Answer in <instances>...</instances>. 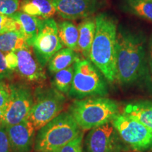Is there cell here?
Instances as JSON below:
<instances>
[{
    "mask_svg": "<svg viewBox=\"0 0 152 152\" xmlns=\"http://www.w3.org/2000/svg\"><path fill=\"white\" fill-rule=\"evenodd\" d=\"M56 13L68 20L89 18L102 7V0H52Z\"/></svg>",
    "mask_w": 152,
    "mask_h": 152,
    "instance_id": "8fae6325",
    "label": "cell"
},
{
    "mask_svg": "<svg viewBox=\"0 0 152 152\" xmlns=\"http://www.w3.org/2000/svg\"><path fill=\"white\" fill-rule=\"evenodd\" d=\"M111 123L130 149L143 152L152 148V132L137 120L125 113H119Z\"/></svg>",
    "mask_w": 152,
    "mask_h": 152,
    "instance_id": "52a82bcc",
    "label": "cell"
},
{
    "mask_svg": "<svg viewBox=\"0 0 152 152\" xmlns=\"http://www.w3.org/2000/svg\"><path fill=\"white\" fill-rule=\"evenodd\" d=\"M66 103L64 94L54 87H37L33 94V105L28 119L39 130L61 113Z\"/></svg>",
    "mask_w": 152,
    "mask_h": 152,
    "instance_id": "8992f818",
    "label": "cell"
},
{
    "mask_svg": "<svg viewBox=\"0 0 152 152\" xmlns=\"http://www.w3.org/2000/svg\"><path fill=\"white\" fill-rule=\"evenodd\" d=\"M13 71L9 70L7 66L5 60V55L0 51V80L6 78H9L12 75Z\"/></svg>",
    "mask_w": 152,
    "mask_h": 152,
    "instance_id": "83f0119b",
    "label": "cell"
},
{
    "mask_svg": "<svg viewBox=\"0 0 152 152\" xmlns=\"http://www.w3.org/2000/svg\"><path fill=\"white\" fill-rule=\"evenodd\" d=\"M20 0H0V14L11 16L20 9Z\"/></svg>",
    "mask_w": 152,
    "mask_h": 152,
    "instance_id": "cb8c5ba5",
    "label": "cell"
},
{
    "mask_svg": "<svg viewBox=\"0 0 152 152\" xmlns=\"http://www.w3.org/2000/svg\"><path fill=\"white\" fill-rule=\"evenodd\" d=\"M14 52L18 56L16 70L22 78L30 83H42L47 79L44 67L33 56L31 47L26 45Z\"/></svg>",
    "mask_w": 152,
    "mask_h": 152,
    "instance_id": "4fadbf2b",
    "label": "cell"
},
{
    "mask_svg": "<svg viewBox=\"0 0 152 152\" xmlns=\"http://www.w3.org/2000/svg\"><path fill=\"white\" fill-rule=\"evenodd\" d=\"M123 113L137 120L152 132V102L140 100L125 106Z\"/></svg>",
    "mask_w": 152,
    "mask_h": 152,
    "instance_id": "5bb4252c",
    "label": "cell"
},
{
    "mask_svg": "<svg viewBox=\"0 0 152 152\" xmlns=\"http://www.w3.org/2000/svg\"><path fill=\"white\" fill-rule=\"evenodd\" d=\"M11 95L10 85H8L4 80H0V109L5 111L8 105Z\"/></svg>",
    "mask_w": 152,
    "mask_h": 152,
    "instance_id": "484cf974",
    "label": "cell"
},
{
    "mask_svg": "<svg viewBox=\"0 0 152 152\" xmlns=\"http://www.w3.org/2000/svg\"><path fill=\"white\" fill-rule=\"evenodd\" d=\"M95 22L96 31L88 59L106 80L113 83L116 80V23L104 13L97 15Z\"/></svg>",
    "mask_w": 152,
    "mask_h": 152,
    "instance_id": "7a4b0ae2",
    "label": "cell"
},
{
    "mask_svg": "<svg viewBox=\"0 0 152 152\" xmlns=\"http://www.w3.org/2000/svg\"><path fill=\"white\" fill-rule=\"evenodd\" d=\"M69 112L81 130H91L111 123L119 114V107L115 101L109 98L91 96L75 99Z\"/></svg>",
    "mask_w": 152,
    "mask_h": 152,
    "instance_id": "3957f363",
    "label": "cell"
},
{
    "mask_svg": "<svg viewBox=\"0 0 152 152\" xmlns=\"http://www.w3.org/2000/svg\"><path fill=\"white\" fill-rule=\"evenodd\" d=\"M83 132L69 111L61 112L38 130L35 140L37 152H58Z\"/></svg>",
    "mask_w": 152,
    "mask_h": 152,
    "instance_id": "277c9868",
    "label": "cell"
},
{
    "mask_svg": "<svg viewBox=\"0 0 152 152\" xmlns=\"http://www.w3.org/2000/svg\"><path fill=\"white\" fill-rule=\"evenodd\" d=\"M146 39L140 31L121 26L117 30L116 80L132 85L149 78Z\"/></svg>",
    "mask_w": 152,
    "mask_h": 152,
    "instance_id": "6da1fadb",
    "label": "cell"
},
{
    "mask_svg": "<svg viewBox=\"0 0 152 152\" xmlns=\"http://www.w3.org/2000/svg\"><path fill=\"white\" fill-rule=\"evenodd\" d=\"M58 33L63 47L77 50V42L79 37L78 28L70 20H64L57 24Z\"/></svg>",
    "mask_w": 152,
    "mask_h": 152,
    "instance_id": "d6986e66",
    "label": "cell"
},
{
    "mask_svg": "<svg viewBox=\"0 0 152 152\" xmlns=\"http://www.w3.org/2000/svg\"><path fill=\"white\" fill-rule=\"evenodd\" d=\"M150 47H149V58H150V68H151V71L152 73V38L150 41Z\"/></svg>",
    "mask_w": 152,
    "mask_h": 152,
    "instance_id": "f546056e",
    "label": "cell"
},
{
    "mask_svg": "<svg viewBox=\"0 0 152 152\" xmlns=\"http://www.w3.org/2000/svg\"><path fill=\"white\" fill-rule=\"evenodd\" d=\"M32 47L38 62L42 67L47 66L52 57L63 48L58 37V26L54 18L42 20Z\"/></svg>",
    "mask_w": 152,
    "mask_h": 152,
    "instance_id": "9c48e42d",
    "label": "cell"
},
{
    "mask_svg": "<svg viewBox=\"0 0 152 152\" xmlns=\"http://www.w3.org/2000/svg\"><path fill=\"white\" fill-rule=\"evenodd\" d=\"M79 37L77 42V51L85 57L89 58L91 47L95 36L96 22L95 18H86L78 26Z\"/></svg>",
    "mask_w": 152,
    "mask_h": 152,
    "instance_id": "2e32d148",
    "label": "cell"
},
{
    "mask_svg": "<svg viewBox=\"0 0 152 152\" xmlns=\"http://www.w3.org/2000/svg\"><path fill=\"white\" fill-rule=\"evenodd\" d=\"M26 39L20 31H9L0 34V51L4 54L26 46Z\"/></svg>",
    "mask_w": 152,
    "mask_h": 152,
    "instance_id": "ffe728a7",
    "label": "cell"
},
{
    "mask_svg": "<svg viewBox=\"0 0 152 152\" xmlns=\"http://www.w3.org/2000/svg\"><path fill=\"white\" fill-rule=\"evenodd\" d=\"M74 65V75L68 95L75 99L105 96L108 86L103 74L88 58H78Z\"/></svg>",
    "mask_w": 152,
    "mask_h": 152,
    "instance_id": "5b68a950",
    "label": "cell"
},
{
    "mask_svg": "<svg viewBox=\"0 0 152 152\" xmlns=\"http://www.w3.org/2000/svg\"><path fill=\"white\" fill-rule=\"evenodd\" d=\"M11 17L20 25V32L23 35L27 45L31 47H33L40 28L42 20L22 11H18L11 16Z\"/></svg>",
    "mask_w": 152,
    "mask_h": 152,
    "instance_id": "9a60e30c",
    "label": "cell"
},
{
    "mask_svg": "<svg viewBox=\"0 0 152 152\" xmlns=\"http://www.w3.org/2000/svg\"><path fill=\"white\" fill-rule=\"evenodd\" d=\"M151 1H152V0H151Z\"/></svg>",
    "mask_w": 152,
    "mask_h": 152,
    "instance_id": "1f68e13d",
    "label": "cell"
},
{
    "mask_svg": "<svg viewBox=\"0 0 152 152\" xmlns=\"http://www.w3.org/2000/svg\"><path fill=\"white\" fill-rule=\"evenodd\" d=\"M5 125L4 123V111L0 109V125Z\"/></svg>",
    "mask_w": 152,
    "mask_h": 152,
    "instance_id": "4dcf8cb0",
    "label": "cell"
},
{
    "mask_svg": "<svg viewBox=\"0 0 152 152\" xmlns=\"http://www.w3.org/2000/svg\"><path fill=\"white\" fill-rule=\"evenodd\" d=\"M20 9L22 12L42 20L50 18L56 13L52 0H23Z\"/></svg>",
    "mask_w": 152,
    "mask_h": 152,
    "instance_id": "e0dca14e",
    "label": "cell"
},
{
    "mask_svg": "<svg viewBox=\"0 0 152 152\" xmlns=\"http://www.w3.org/2000/svg\"><path fill=\"white\" fill-rule=\"evenodd\" d=\"M80 57L75 51L69 48H62L52 57L48 63V70L51 73L56 72L73 66Z\"/></svg>",
    "mask_w": 152,
    "mask_h": 152,
    "instance_id": "ac0fdd59",
    "label": "cell"
},
{
    "mask_svg": "<svg viewBox=\"0 0 152 152\" xmlns=\"http://www.w3.org/2000/svg\"><path fill=\"white\" fill-rule=\"evenodd\" d=\"M10 149L6 125H0V152H10Z\"/></svg>",
    "mask_w": 152,
    "mask_h": 152,
    "instance_id": "4316f807",
    "label": "cell"
},
{
    "mask_svg": "<svg viewBox=\"0 0 152 152\" xmlns=\"http://www.w3.org/2000/svg\"><path fill=\"white\" fill-rule=\"evenodd\" d=\"M9 31H20V25L11 16L0 14V34Z\"/></svg>",
    "mask_w": 152,
    "mask_h": 152,
    "instance_id": "603a6c76",
    "label": "cell"
},
{
    "mask_svg": "<svg viewBox=\"0 0 152 152\" xmlns=\"http://www.w3.org/2000/svg\"><path fill=\"white\" fill-rule=\"evenodd\" d=\"M74 75V65L54 73L52 80V87L62 94H68L71 87Z\"/></svg>",
    "mask_w": 152,
    "mask_h": 152,
    "instance_id": "7402d4cb",
    "label": "cell"
},
{
    "mask_svg": "<svg viewBox=\"0 0 152 152\" xmlns=\"http://www.w3.org/2000/svg\"><path fill=\"white\" fill-rule=\"evenodd\" d=\"M83 138L84 134L82 132L78 136L62 147L58 152H83Z\"/></svg>",
    "mask_w": 152,
    "mask_h": 152,
    "instance_id": "d4e9b609",
    "label": "cell"
},
{
    "mask_svg": "<svg viewBox=\"0 0 152 152\" xmlns=\"http://www.w3.org/2000/svg\"><path fill=\"white\" fill-rule=\"evenodd\" d=\"M129 149L111 122L91 129L83 141V152H123Z\"/></svg>",
    "mask_w": 152,
    "mask_h": 152,
    "instance_id": "ba28073f",
    "label": "cell"
},
{
    "mask_svg": "<svg viewBox=\"0 0 152 152\" xmlns=\"http://www.w3.org/2000/svg\"><path fill=\"white\" fill-rule=\"evenodd\" d=\"M123 7L130 14L152 22L151 0H124Z\"/></svg>",
    "mask_w": 152,
    "mask_h": 152,
    "instance_id": "44dd1931",
    "label": "cell"
},
{
    "mask_svg": "<svg viewBox=\"0 0 152 152\" xmlns=\"http://www.w3.org/2000/svg\"><path fill=\"white\" fill-rule=\"evenodd\" d=\"M12 152H30L35 144L36 130L28 119L13 125H6Z\"/></svg>",
    "mask_w": 152,
    "mask_h": 152,
    "instance_id": "7c38bea8",
    "label": "cell"
},
{
    "mask_svg": "<svg viewBox=\"0 0 152 152\" xmlns=\"http://www.w3.org/2000/svg\"><path fill=\"white\" fill-rule=\"evenodd\" d=\"M5 60L7 66L9 70L14 71L18 67V56L15 52L7 53L5 55Z\"/></svg>",
    "mask_w": 152,
    "mask_h": 152,
    "instance_id": "f1b7e54d",
    "label": "cell"
},
{
    "mask_svg": "<svg viewBox=\"0 0 152 152\" xmlns=\"http://www.w3.org/2000/svg\"><path fill=\"white\" fill-rule=\"evenodd\" d=\"M11 95L4 111L6 125H13L28 119L33 105V94L30 87L20 83L10 85Z\"/></svg>",
    "mask_w": 152,
    "mask_h": 152,
    "instance_id": "30bf717a",
    "label": "cell"
}]
</instances>
